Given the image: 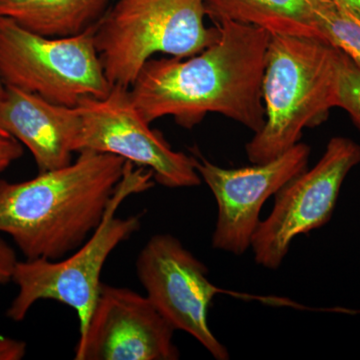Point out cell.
Wrapping results in <instances>:
<instances>
[{
    "mask_svg": "<svg viewBox=\"0 0 360 360\" xmlns=\"http://www.w3.org/2000/svg\"><path fill=\"white\" fill-rule=\"evenodd\" d=\"M220 37L205 51L180 58H150L129 87L135 108L146 122L172 116L186 129L208 113H219L255 134L262 129V96L270 33L257 26L224 20Z\"/></svg>",
    "mask_w": 360,
    "mask_h": 360,
    "instance_id": "cell-1",
    "label": "cell"
},
{
    "mask_svg": "<svg viewBox=\"0 0 360 360\" xmlns=\"http://www.w3.org/2000/svg\"><path fill=\"white\" fill-rule=\"evenodd\" d=\"M27 181L0 179V232L26 259L58 260L79 248L103 221L127 160L92 150Z\"/></svg>",
    "mask_w": 360,
    "mask_h": 360,
    "instance_id": "cell-2",
    "label": "cell"
},
{
    "mask_svg": "<svg viewBox=\"0 0 360 360\" xmlns=\"http://www.w3.org/2000/svg\"><path fill=\"white\" fill-rule=\"evenodd\" d=\"M343 52L310 37L270 34L262 96L264 127L245 146L251 163L274 160L338 108Z\"/></svg>",
    "mask_w": 360,
    "mask_h": 360,
    "instance_id": "cell-3",
    "label": "cell"
},
{
    "mask_svg": "<svg viewBox=\"0 0 360 360\" xmlns=\"http://www.w3.org/2000/svg\"><path fill=\"white\" fill-rule=\"evenodd\" d=\"M205 0H116L94 27V45L104 75L129 89L155 53L195 56L219 39L206 27Z\"/></svg>",
    "mask_w": 360,
    "mask_h": 360,
    "instance_id": "cell-4",
    "label": "cell"
},
{
    "mask_svg": "<svg viewBox=\"0 0 360 360\" xmlns=\"http://www.w3.org/2000/svg\"><path fill=\"white\" fill-rule=\"evenodd\" d=\"M153 172L134 168L127 161L124 176L118 186L103 221L86 241L70 257L58 260L45 258L18 262L13 281L18 295L7 310V317L22 321L32 305L39 300H56L75 310L79 335L84 333L101 285V276L113 250L141 229V219L116 217V208L125 198L153 186Z\"/></svg>",
    "mask_w": 360,
    "mask_h": 360,
    "instance_id": "cell-5",
    "label": "cell"
},
{
    "mask_svg": "<svg viewBox=\"0 0 360 360\" xmlns=\"http://www.w3.org/2000/svg\"><path fill=\"white\" fill-rule=\"evenodd\" d=\"M94 27L75 37L51 39L0 16L2 82L70 108H77L84 97L108 96L112 86L94 45Z\"/></svg>",
    "mask_w": 360,
    "mask_h": 360,
    "instance_id": "cell-6",
    "label": "cell"
},
{
    "mask_svg": "<svg viewBox=\"0 0 360 360\" xmlns=\"http://www.w3.org/2000/svg\"><path fill=\"white\" fill-rule=\"evenodd\" d=\"M360 163V146L347 137L331 139L319 162L284 184L266 219L253 236L255 262L276 270L283 264L296 236L328 224L335 212L341 186Z\"/></svg>",
    "mask_w": 360,
    "mask_h": 360,
    "instance_id": "cell-7",
    "label": "cell"
},
{
    "mask_svg": "<svg viewBox=\"0 0 360 360\" xmlns=\"http://www.w3.org/2000/svg\"><path fill=\"white\" fill-rule=\"evenodd\" d=\"M77 108L82 131L75 153L92 150L124 158L153 172L167 188H187L201 184L193 155L175 151L161 132L153 130L135 108L129 89L113 85L103 98L84 97Z\"/></svg>",
    "mask_w": 360,
    "mask_h": 360,
    "instance_id": "cell-8",
    "label": "cell"
},
{
    "mask_svg": "<svg viewBox=\"0 0 360 360\" xmlns=\"http://www.w3.org/2000/svg\"><path fill=\"white\" fill-rule=\"evenodd\" d=\"M135 269L148 300L175 330L193 336L215 359H229V350L208 324L213 297L224 291L210 283L207 267L179 238L168 233L151 236Z\"/></svg>",
    "mask_w": 360,
    "mask_h": 360,
    "instance_id": "cell-9",
    "label": "cell"
},
{
    "mask_svg": "<svg viewBox=\"0 0 360 360\" xmlns=\"http://www.w3.org/2000/svg\"><path fill=\"white\" fill-rule=\"evenodd\" d=\"M194 167L217 202L212 248L234 255L251 248L265 201L296 175L307 169L310 148L298 142L283 155L264 163L240 168H222L191 149Z\"/></svg>",
    "mask_w": 360,
    "mask_h": 360,
    "instance_id": "cell-10",
    "label": "cell"
},
{
    "mask_svg": "<svg viewBox=\"0 0 360 360\" xmlns=\"http://www.w3.org/2000/svg\"><path fill=\"white\" fill-rule=\"evenodd\" d=\"M175 329L148 296L101 283L75 360H177Z\"/></svg>",
    "mask_w": 360,
    "mask_h": 360,
    "instance_id": "cell-11",
    "label": "cell"
},
{
    "mask_svg": "<svg viewBox=\"0 0 360 360\" xmlns=\"http://www.w3.org/2000/svg\"><path fill=\"white\" fill-rule=\"evenodd\" d=\"M77 108L49 103L6 85L0 97V127L30 149L39 174L70 165L80 131Z\"/></svg>",
    "mask_w": 360,
    "mask_h": 360,
    "instance_id": "cell-12",
    "label": "cell"
},
{
    "mask_svg": "<svg viewBox=\"0 0 360 360\" xmlns=\"http://www.w3.org/2000/svg\"><path fill=\"white\" fill-rule=\"evenodd\" d=\"M326 0H205L206 16L257 26L270 34L322 40L317 11ZM323 41V40H322Z\"/></svg>",
    "mask_w": 360,
    "mask_h": 360,
    "instance_id": "cell-13",
    "label": "cell"
},
{
    "mask_svg": "<svg viewBox=\"0 0 360 360\" xmlns=\"http://www.w3.org/2000/svg\"><path fill=\"white\" fill-rule=\"evenodd\" d=\"M110 0H0V16L28 32L51 37H75L94 27Z\"/></svg>",
    "mask_w": 360,
    "mask_h": 360,
    "instance_id": "cell-14",
    "label": "cell"
},
{
    "mask_svg": "<svg viewBox=\"0 0 360 360\" xmlns=\"http://www.w3.org/2000/svg\"><path fill=\"white\" fill-rule=\"evenodd\" d=\"M323 41L340 49L360 70V20L338 0H326L317 11Z\"/></svg>",
    "mask_w": 360,
    "mask_h": 360,
    "instance_id": "cell-15",
    "label": "cell"
},
{
    "mask_svg": "<svg viewBox=\"0 0 360 360\" xmlns=\"http://www.w3.org/2000/svg\"><path fill=\"white\" fill-rule=\"evenodd\" d=\"M338 108L347 111L360 129V70L345 53L341 61Z\"/></svg>",
    "mask_w": 360,
    "mask_h": 360,
    "instance_id": "cell-16",
    "label": "cell"
},
{
    "mask_svg": "<svg viewBox=\"0 0 360 360\" xmlns=\"http://www.w3.org/2000/svg\"><path fill=\"white\" fill-rule=\"evenodd\" d=\"M18 262L13 248L0 238V284H6L13 281Z\"/></svg>",
    "mask_w": 360,
    "mask_h": 360,
    "instance_id": "cell-17",
    "label": "cell"
},
{
    "mask_svg": "<svg viewBox=\"0 0 360 360\" xmlns=\"http://www.w3.org/2000/svg\"><path fill=\"white\" fill-rule=\"evenodd\" d=\"M23 155L20 142L13 137L0 136V172Z\"/></svg>",
    "mask_w": 360,
    "mask_h": 360,
    "instance_id": "cell-18",
    "label": "cell"
},
{
    "mask_svg": "<svg viewBox=\"0 0 360 360\" xmlns=\"http://www.w3.org/2000/svg\"><path fill=\"white\" fill-rule=\"evenodd\" d=\"M25 354V341L0 336V360H20Z\"/></svg>",
    "mask_w": 360,
    "mask_h": 360,
    "instance_id": "cell-19",
    "label": "cell"
},
{
    "mask_svg": "<svg viewBox=\"0 0 360 360\" xmlns=\"http://www.w3.org/2000/svg\"><path fill=\"white\" fill-rule=\"evenodd\" d=\"M360 20V0H338Z\"/></svg>",
    "mask_w": 360,
    "mask_h": 360,
    "instance_id": "cell-20",
    "label": "cell"
},
{
    "mask_svg": "<svg viewBox=\"0 0 360 360\" xmlns=\"http://www.w3.org/2000/svg\"><path fill=\"white\" fill-rule=\"evenodd\" d=\"M4 89H6V85L2 82L1 77H0V97L4 94Z\"/></svg>",
    "mask_w": 360,
    "mask_h": 360,
    "instance_id": "cell-21",
    "label": "cell"
},
{
    "mask_svg": "<svg viewBox=\"0 0 360 360\" xmlns=\"http://www.w3.org/2000/svg\"><path fill=\"white\" fill-rule=\"evenodd\" d=\"M0 136L8 137V136H11V135L7 134V132L4 131V130L2 129L1 127H0Z\"/></svg>",
    "mask_w": 360,
    "mask_h": 360,
    "instance_id": "cell-22",
    "label": "cell"
}]
</instances>
